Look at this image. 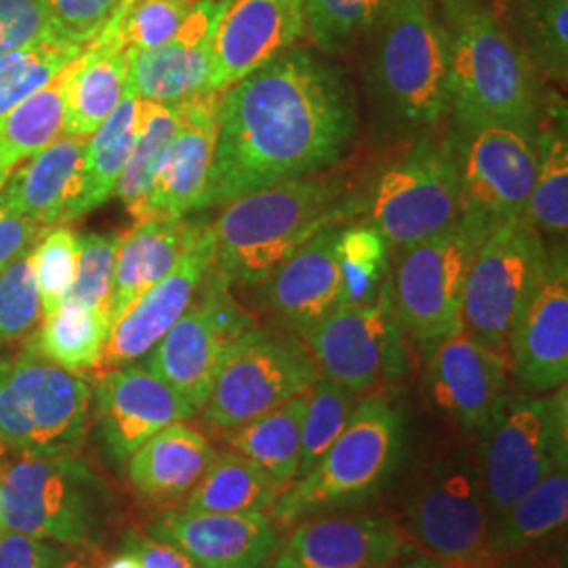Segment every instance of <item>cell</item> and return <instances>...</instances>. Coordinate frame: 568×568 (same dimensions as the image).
Wrapping results in <instances>:
<instances>
[{"label": "cell", "instance_id": "cell-1", "mask_svg": "<svg viewBox=\"0 0 568 568\" xmlns=\"http://www.w3.org/2000/svg\"><path fill=\"white\" fill-rule=\"evenodd\" d=\"M358 135V100L344 68L293 47L222 93L217 143L199 211L276 183L325 173Z\"/></svg>", "mask_w": 568, "mask_h": 568}, {"label": "cell", "instance_id": "cell-2", "mask_svg": "<svg viewBox=\"0 0 568 568\" xmlns=\"http://www.w3.org/2000/svg\"><path fill=\"white\" fill-rule=\"evenodd\" d=\"M356 215L344 182L310 175L276 183L224 204L215 220L211 274L232 286H262L302 244Z\"/></svg>", "mask_w": 568, "mask_h": 568}, {"label": "cell", "instance_id": "cell-3", "mask_svg": "<svg viewBox=\"0 0 568 568\" xmlns=\"http://www.w3.org/2000/svg\"><path fill=\"white\" fill-rule=\"evenodd\" d=\"M365 42L368 98L386 129L413 138L447 119L450 32L429 0H396Z\"/></svg>", "mask_w": 568, "mask_h": 568}, {"label": "cell", "instance_id": "cell-4", "mask_svg": "<svg viewBox=\"0 0 568 568\" xmlns=\"http://www.w3.org/2000/svg\"><path fill=\"white\" fill-rule=\"evenodd\" d=\"M450 32L448 116L457 142L485 126L537 133L548 84L537 77L506 26L480 4Z\"/></svg>", "mask_w": 568, "mask_h": 568}, {"label": "cell", "instance_id": "cell-5", "mask_svg": "<svg viewBox=\"0 0 568 568\" xmlns=\"http://www.w3.org/2000/svg\"><path fill=\"white\" fill-rule=\"evenodd\" d=\"M112 495L81 453L16 455L0 464V523L63 548H95L112 520Z\"/></svg>", "mask_w": 568, "mask_h": 568}, {"label": "cell", "instance_id": "cell-6", "mask_svg": "<svg viewBox=\"0 0 568 568\" xmlns=\"http://www.w3.org/2000/svg\"><path fill=\"white\" fill-rule=\"evenodd\" d=\"M405 417L386 396H368L354 406L337 440L304 478L284 488L267 509L288 527L310 516L358 508L375 499L405 455Z\"/></svg>", "mask_w": 568, "mask_h": 568}, {"label": "cell", "instance_id": "cell-7", "mask_svg": "<svg viewBox=\"0 0 568 568\" xmlns=\"http://www.w3.org/2000/svg\"><path fill=\"white\" fill-rule=\"evenodd\" d=\"M356 215L400 253L457 224L464 194L459 143L450 129L440 133L436 126L413 135L356 199Z\"/></svg>", "mask_w": 568, "mask_h": 568}, {"label": "cell", "instance_id": "cell-8", "mask_svg": "<svg viewBox=\"0 0 568 568\" xmlns=\"http://www.w3.org/2000/svg\"><path fill=\"white\" fill-rule=\"evenodd\" d=\"M406 539L447 567L485 560L490 516L478 440H450L429 450L403 501Z\"/></svg>", "mask_w": 568, "mask_h": 568}, {"label": "cell", "instance_id": "cell-9", "mask_svg": "<svg viewBox=\"0 0 568 568\" xmlns=\"http://www.w3.org/2000/svg\"><path fill=\"white\" fill-rule=\"evenodd\" d=\"M91 396L84 373L47 361L30 339L0 361V445L16 455L79 453Z\"/></svg>", "mask_w": 568, "mask_h": 568}, {"label": "cell", "instance_id": "cell-10", "mask_svg": "<svg viewBox=\"0 0 568 568\" xmlns=\"http://www.w3.org/2000/svg\"><path fill=\"white\" fill-rule=\"evenodd\" d=\"M478 453L493 523L568 459L567 384L549 396L506 392L478 432Z\"/></svg>", "mask_w": 568, "mask_h": 568}, {"label": "cell", "instance_id": "cell-11", "mask_svg": "<svg viewBox=\"0 0 568 568\" xmlns=\"http://www.w3.org/2000/svg\"><path fill=\"white\" fill-rule=\"evenodd\" d=\"M493 225L466 213L457 224L403 251L389 293L396 318L427 352L462 331V300L471 257Z\"/></svg>", "mask_w": 568, "mask_h": 568}, {"label": "cell", "instance_id": "cell-12", "mask_svg": "<svg viewBox=\"0 0 568 568\" xmlns=\"http://www.w3.org/2000/svg\"><path fill=\"white\" fill-rule=\"evenodd\" d=\"M304 337L291 328L253 326L232 347L203 406L215 429L234 427L302 396L321 379Z\"/></svg>", "mask_w": 568, "mask_h": 568}, {"label": "cell", "instance_id": "cell-13", "mask_svg": "<svg viewBox=\"0 0 568 568\" xmlns=\"http://www.w3.org/2000/svg\"><path fill=\"white\" fill-rule=\"evenodd\" d=\"M548 246L525 215L493 225L467 270L459 325L467 337L508 356L514 318L537 281ZM509 358V356H508Z\"/></svg>", "mask_w": 568, "mask_h": 568}, {"label": "cell", "instance_id": "cell-14", "mask_svg": "<svg viewBox=\"0 0 568 568\" xmlns=\"http://www.w3.org/2000/svg\"><path fill=\"white\" fill-rule=\"evenodd\" d=\"M302 337L321 375L354 394L392 384L405 373V331L392 305L389 276L371 302L335 305Z\"/></svg>", "mask_w": 568, "mask_h": 568}, {"label": "cell", "instance_id": "cell-15", "mask_svg": "<svg viewBox=\"0 0 568 568\" xmlns=\"http://www.w3.org/2000/svg\"><path fill=\"white\" fill-rule=\"evenodd\" d=\"M255 325L232 288L209 274L182 318L143 356V366L203 410L227 354Z\"/></svg>", "mask_w": 568, "mask_h": 568}, {"label": "cell", "instance_id": "cell-16", "mask_svg": "<svg viewBox=\"0 0 568 568\" xmlns=\"http://www.w3.org/2000/svg\"><path fill=\"white\" fill-rule=\"evenodd\" d=\"M508 356L514 375L532 394L554 392L567 384V244L548 246L544 267L514 318Z\"/></svg>", "mask_w": 568, "mask_h": 568}, {"label": "cell", "instance_id": "cell-17", "mask_svg": "<svg viewBox=\"0 0 568 568\" xmlns=\"http://www.w3.org/2000/svg\"><path fill=\"white\" fill-rule=\"evenodd\" d=\"M213 264V227L204 222H194L178 264L129 305L110 328L98 368H116L143 358L163 339L164 333L182 318L183 312L206 283Z\"/></svg>", "mask_w": 568, "mask_h": 568}, {"label": "cell", "instance_id": "cell-18", "mask_svg": "<svg viewBox=\"0 0 568 568\" xmlns=\"http://www.w3.org/2000/svg\"><path fill=\"white\" fill-rule=\"evenodd\" d=\"M457 143L464 211L490 225L525 215L537 173V133L485 126Z\"/></svg>", "mask_w": 568, "mask_h": 568}, {"label": "cell", "instance_id": "cell-19", "mask_svg": "<svg viewBox=\"0 0 568 568\" xmlns=\"http://www.w3.org/2000/svg\"><path fill=\"white\" fill-rule=\"evenodd\" d=\"M405 548L400 520L386 511H328L300 520L270 568H387Z\"/></svg>", "mask_w": 568, "mask_h": 568}, {"label": "cell", "instance_id": "cell-20", "mask_svg": "<svg viewBox=\"0 0 568 568\" xmlns=\"http://www.w3.org/2000/svg\"><path fill=\"white\" fill-rule=\"evenodd\" d=\"M93 413L108 457L122 466L159 429L199 410L143 365L105 368L93 389Z\"/></svg>", "mask_w": 568, "mask_h": 568}, {"label": "cell", "instance_id": "cell-21", "mask_svg": "<svg viewBox=\"0 0 568 568\" xmlns=\"http://www.w3.org/2000/svg\"><path fill=\"white\" fill-rule=\"evenodd\" d=\"M305 37V0H230L217 26L209 89L224 93Z\"/></svg>", "mask_w": 568, "mask_h": 568}, {"label": "cell", "instance_id": "cell-22", "mask_svg": "<svg viewBox=\"0 0 568 568\" xmlns=\"http://www.w3.org/2000/svg\"><path fill=\"white\" fill-rule=\"evenodd\" d=\"M230 0H196L173 39L129 58V82L145 102L180 103L209 89L217 26Z\"/></svg>", "mask_w": 568, "mask_h": 568}, {"label": "cell", "instance_id": "cell-23", "mask_svg": "<svg viewBox=\"0 0 568 568\" xmlns=\"http://www.w3.org/2000/svg\"><path fill=\"white\" fill-rule=\"evenodd\" d=\"M427 354L432 403L462 429L478 434L508 392V356L474 342L464 331L448 335Z\"/></svg>", "mask_w": 568, "mask_h": 568}, {"label": "cell", "instance_id": "cell-24", "mask_svg": "<svg viewBox=\"0 0 568 568\" xmlns=\"http://www.w3.org/2000/svg\"><path fill=\"white\" fill-rule=\"evenodd\" d=\"M150 535L175 544L201 568H270L281 532L267 511L206 514L169 509Z\"/></svg>", "mask_w": 568, "mask_h": 568}, {"label": "cell", "instance_id": "cell-25", "mask_svg": "<svg viewBox=\"0 0 568 568\" xmlns=\"http://www.w3.org/2000/svg\"><path fill=\"white\" fill-rule=\"evenodd\" d=\"M220 103V91L175 103L180 121L152 183L145 217L199 211L215 156Z\"/></svg>", "mask_w": 568, "mask_h": 568}, {"label": "cell", "instance_id": "cell-26", "mask_svg": "<svg viewBox=\"0 0 568 568\" xmlns=\"http://www.w3.org/2000/svg\"><path fill=\"white\" fill-rule=\"evenodd\" d=\"M84 150L87 140L61 135L7 178L0 187V204L47 230L79 220Z\"/></svg>", "mask_w": 568, "mask_h": 568}, {"label": "cell", "instance_id": "cell-27", "mask_svg": "<svg viewBox=\"0 0 568 568\" xmlns=\"http://www.w3.org/2000/svg\"><path fill=\"white\" fill-rule=\"evenodd\" d=\"M339 227L342 224L321 230L262 284L270 310L300 335L339 304Z\"/></svg>", "mask_w": 568, "mask_h": 568}, {"label": "cell", "instance_id": "cell-28", "mask_svg": "<svg viewBox=\"0 0 568 568\" xmlns=\"http://www.w3.org/2000/svg\"><path fill=\"white\" fill-rule=\"evenodd\" d=\"M192 225L185 215H152L119 236L108 307L110 328L129 305L178 264Z\"/></svg>", "mask_w": 568, "mask_h": 568}, {"label": "cell", "instance_id": "cell-29", "mask_svg": "<svg viewBox=\"0 0 568 568\" xmlns=\"http://www.w3.org/2000/svg\"><path fill=\"white\" fill-rule=\"evenodd\" d=\"M215 455L196 427L175 422L150 436L129 457L126 476L145 499L171 501L196 487Z\"/></svg>", "mask_w": 568, "mask_h": 568}, {"label": "cell", "instance_id": "cell-30", "mask_svg": "<svg viewBox=\"0 0 568 568\" xmlns=\"http://www.w3.org/2000/svg\"><path fill=\"white\" fill-rule=\"evenodd\" d=\"M129 58L105 30L84 47L65 89L63 135L87 140L112 116L129 81Z\"/></svg>", "mask_w": 568, "mask_h": 568}, {"label": "cell", "instance_id": "cell-31", "mask_svg": "<svg viewBox=\"0 0 568 568\" xmlns=\"http://www.w3.org/2000/svg\"><path fill=\"white\" fill-rule=\"evenodd\" d=\"M568 459L558 462L488 528L485 560L499 562L567 525Z\"/></svg>", "mask_w": 568, "mask_h": 568}, {"label": "cell", "instance_id": "cell-32", "mask_svg": "<svg viewBox=\"0 0 568 568\" xmlns=\"http://www.w3.org/2000/svg\"><path fill=\"white\" fill-rule=\"evenodd\" d=\"M527 217L541 236L556 243L568 230L567 103L549 93L537 131V173L527 204Z\"/></svg>", "mask_w": 568, "mask_h": 568}, {"label": "cell", "instance_id": "cell-33", "mask_svg": "<svg viewBox=\"0 0 568 568\" xmlns=\"http://www.w3.org/2000/svg\"><path fill=\"white\" fill-rule=\"evenodd\" d=\"M546 84L567 87L568 0H509L497 16Z\"/></svg>", "mask_w": 568, "mask_h": 568}, {"label": "cell", "instance_id": "cell-34", "mask_svg": "<svg viewBox=\"0 0 568 568\" xmlns=\"http://www.w3.org/2000/svg\"><path fill=\"white\" fill-rule=\"evenodd\" d=\"M72 63L41 91L0 116V183L7 182L23 161L63 135L65 89Z\"/></svg>", "mask_w": 568, "mask_h": 568}, {"label": "cell", "instance_id": "cell-35", "mask_svg": "<svg viewBox=\"0 0 568 568\" xmlns=\"http://www.w3.org/2000/svg\"><path fill=\"white\" fill-rule=\"evenodd\" d=\"M267 471L243 455L227 450L215 455L203 478L187 493L183 509L206 514H251L267 511L283 495Z\"/></svg>", "mask_w": 568, "mask_h": 568}, {"label": "cell", "instance_id": "cell-36", "mask_svg": "<svg viewBox=\"0 0 568 568\" xmlns=\"http://www.w3.org/2000/svg\"><path fill=\"white\" fill-rule=\"evenodd\" d=\"M305 394L234 427L227 434L232 453H239L267 471L284 488L295 483L302 453Z\"/></svg>", "mask_w": 568, "mask_h": 568}, {"label": "cell", "instance_id": "cell-37", "mask_svg": "<svg viewBox=\"0 0 568 568\" xmlns=\"http://www.w3.org/2000/svg\"><path fill=\"white\" fill-rule=\"evenodd\" d=\"M140 95L133 84L126 81L121 103L102 126L87 138L84 150V187L77 217H82L98 206L108 203L116 194L122 169L131 154L138 119H140Z\"/></svg>", "mask_w": 568, "mask_h": 568}, {"label": "cell", "instance_id": "cell-38", "mask_svg": "<svg viewBox=\"0 0 568 568\" xmlns=\"http://www.w3.org/2000/svg\"><path fill=\"white\" fill-rule=\"evenodd\" d=\"M142 100V98H140ZM175 103L140 102V119L131 154L122 169L116 194L135 222L145 220V209L156 171L178 129Z\"/></svg>", "mask_w": 568, "mask_h": 568}, {"label": "cell", "instance_id": "cell-39", "mask_svg": "<svg viewBox=\"0 0 568 568\" xmlns=\"http://www.w3.org/2000/svg\"><path fill=\"white\" fill-rule=\"evenodd\" d=\"M110 335V318L81 305L61 304L42 316L32 344L55 365L84 373L98 368Z\"/></svg>", "mask_w": 568, "mask_h": 568}, {"label": "cell", "instance_id": "cell-40", "mask_svg": "<svg viewBox=\"0 0 568 568\" xmlns=\"http://www.w3.org/2000/svg\"><path fill=\"white\" fill-rule=\"evenodd\" d=\"M84 51L81 44L47 37L0 55V116L47 87Z\"/></svg>", "mask_w": 568, "mask_h": 568}, {"label": "cell", "instance_id": "cell-41", "mask_svg": "<svg viewBox=\"0 0 568 568\" xmlns=\"http://www.w3.org/2000/svg\"><path fill=\"white\" fill-rule=\"evenodd\" d=\"M396 0H305V34L325 55L365 41Z\"/></svg>", "mask_w": 568, "mask_h": 568}, {"label": "cell", "instance_id": "cell-42", "mask_svg": "<svg viewBox=\"0 0 568 568\" xmlns=\"http://www.w3.org/2000/svg\"><path fill=\"white\" fill-rule=\"evenodd\" d=\"M389 246L384 236L366 224L339 227L337 265H339V304L361 305L371 302L389 272Z\"/></svg>", "mask_w": 568, "mask_h": 568}, {"label": "cell", "instance_id": "cell-43", "mask_svg": "<svg viewBox=\"0 0 568 568\" xmlns=\"http://www.w3.org/2000/svg\"><path fill=\"white\" fill-rule=\"evenodd\" d=\"M354 406L356 394L326 377H321L305 392L302 453L295 480L304 478L305 474L321 462V457L342 434Z\"/></svg>", "mask_w": 568, "mask_h": 568}, {"label": "cell", "instance_id": "cell-44", "mask_svg": "<svg viewBox=\"0 0 568 568\" xmlns=\"http://www.w3.org/2000/svg\"><path fill=\"white\" fill-rule=\"evenodd\" d=\"M196 0H124L105 32L129 53L154 49L175 37Z\"/></svg>", "mask_w": 568, "mask_h": 568}, {"label": "cell", "instance_id": "cell-45", "mask_svg": "<svg viewBox=\"0 0 568 568\" xmlns=\"http://www.w3.org/2000/svg\"><path fill=\"white\" fill-rule=\"evenodd\" d=\"M119 234L79 236V264L61 304H74L108 316Z\"/></svg>", "mask_w": 568, "mask_h": 568}, {"label": "cell", "instance_id": "cell-46", "mask_svg": "<svg viewBox=\"0 0 568 568\" xmlns=\"http://www.w3.org/2000/svg\"><path fill=\"white\" fill-rule=\"evenodd\" d=\"M42 316L32 251L0 272V345L30 335Z\"/></svg>", "mask_w": 568, "mask_h": 568}, {"label": "cell", "instance_id": "cell-47", "mask_svg": "<svg viewBox=\"0 0 568 568\" xmlns=\"http://www.w3.org/2000/svg\"><path fill=\"white\" fill-rule=\"evenodd\" d=\"M79 264V234L68 225H55L32 248L34 276L41 293L42 316L60 307Z\"/></svg>", "mask_w": 568, "mask_h": 568}, {"label": "cell", "instance_id": "cell-48", "mask_svg": "<svg viewBox=\"0 0 568 568\" xmlns=\"http://www.w3.org/2000/svg\"><path fill=\"white\" fill-rule=\"evenodd\" d=\"M124 0H42L51 37L87 47L114 18Z\"/></svg>", "mask_w": 568, "mask_h": 568}, {"label": "cell", "instance_id": "cell-49", "mask_svg": "<svg viewBox=\"0 0 568 568\" xmlns=\"http://www.w3.org/2000/svg\"><path fill=\"white\" fill-rule=\"evenodd\" d=\"M0 568H79L70 549L13 530L0 532Z\"/></svg>", "mask_w": 568, "mask_h": 568}, {"label": "cell", "instance_id": "cell-50", "mask_svg": "<svg viewBox=\"0 0 568 568\" xmlns=\"http://www.w3.org/2000/svg\"><path fill=\"white\" fill-rule=\"evenodd\" d=\"M51 37L42 0H0V55Z\"/></svg>", "mask_w": 568, "mask_h": 568}, {"label": "cell", "instance_id": "cell-51", "mask_svg": "<svg viewBox=\"0 0 568 568\" xmlns=\"http://www.w3.org/2000/svg\"><path fill=\"white\" fill-rule=\"evenodd\" d=\"M47 227L0 204V272L30 253Z\"/></svg>", "mask_w": 568, "mask_h": 568}, {"label": "cell", "instance_id": "cell-52", "mask_svg": "<svg viewBox=\"0 0 568 568\" xmlns=\"http://www.w3.org/2000/svg\"><path fill=\"white\" fill-rule=\"evenodd\" d=\"M122 546L138 558L142 568H201L182 548L152 535L126 532Z\"/></svg>", "mask_w": 568, "mask_h": 568}, {"label": "cell", "instance_id": "cell-53", "mask_svg": "<svg viewBox=\"0 0 568 568\" xmlns=\"http://www.w3.org/2000/svg\"><path fill=\"white\" fill-rule=\"evenodd\" d=\"M434 2L445 16V26L448 30L466 20L467 16L474 13L480 4H485L483 0H434Z\"/></svg>", "mask_w": 568, "mask_h": 568}, {"label": "cell", "instance_id": "cell-54", "mask_svg": "<svg viewBox=\"0 0 568 568\" xmlns=\"http://www.w3.org/2000/svg\"><path fill=\"white\" fill-rule=\"evenodd\" d=\"M102 568H142L138 562V558L129 551H122L119 556H114L110 562H105Z\"/></svg>", "mask_w": 568, "mask_h": 568}, {"label": "cell", "instance_id": "cell-55", "mask_svg": "<svg viewBox=\"0 0 568 568\" xmlns=\"http://www.w3.org/2000/svg\"><path fill=\"white\" fill-rule=\"evenodd\" d=\"M405 568H453L447 567V565H443V562H438V560H434V558H429V556H422V558H415L413 562H408Z\"/></svg>", "mask_w": 568, "mask_h": 568}, {"label": "cell", "instance_id": "cell-56", "mask_svg": "<svg viewBox=\"0 0 568 568\" xmlns=\"http://www.w3.org/2000/svg\"><path fill=\"white\" fill-rule=\"evenodd\" d=\"M497 562H490V560H480V562H474V565H467V567L457 568H495Z\"/></svg>", "mask_w": 568, "mask_h": 568}, {"label": "cell", "instance_id": "cell-57", "mask_svg": "<svg viewBox=\"0 0 568 568\" xmlns=\"http://www.w3.org/2000/svg\"><path fill=\"white\" fill-rule=\"evenodd\" d=\"M0 532H2V523H0Z\"/></svg>", "mask_w": 568, "mask_h": 568}, {"label": "cell", "instance_id": "cell-58", "mask_svg": "<svg viewBox=\"0 0 568 568\" xmlns=\"http://www.w3.org/2000/svg\"><path fill=\"white\" fill-rule=\"evenodd\" d=\"M0 187H2V183H0Z\"/></svg>", "mask_w": 568, "mask_h": 568}]
</instances>
